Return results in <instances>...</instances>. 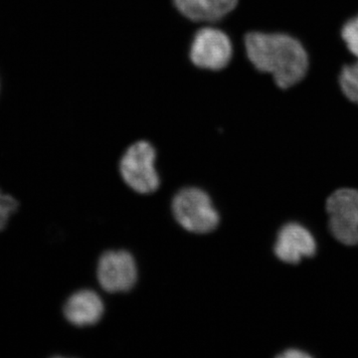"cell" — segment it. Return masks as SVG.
I'll return each mask as SVG.
<instances>
[{"label":"cell","instance_id":"obj_8","mask_svg":"<svg viewBox=\"0 0 358 358\" xmlns=\"http://www.w3.org/2000/svg\"><path fill=\"white\" fill-rule=\"evenodd\" d=\"M64 315L68 322L74 326H93L102 319V299L95 292L82 289L73 294L66 301Z\"/></svg>","mask_w":358,"mask_h":358},{"label":"cell","instance_id":"obj_2","mask_svg":"<svg viewBox=\"0 0 358 358\" xmlns=\"http://www.w3.org/2000/svg\"><path fill=\"white\" fill-rule=\"evenodd\" d=\"M173 212L174 218L185 230L197 234L215 230L220 221L210 197L199 188L181 189L174 196Z\"/></svg>","mask_w":358,"mask_h":358},{"label":"cell","instance_id":"obj_11","mask_svg":"<svg viewBox=\"0 0 358 358\" xmlns=\"http://www.w3.org/2000/svg\"><path fill=\"white\" fill-rule=\"evenodd\" d=\"M339 36L348 53L358 60V13L343 22Z\"/></svg>","mask_w":358,"mask_h":358},{"label":"cell","instance_id":"obj_12","mask_svg":"<svg viewBox=\"0 0 358 358\" xmlns=\"http://www.w3.org/2000/svg\"><path fill=\"white\" fill-rule=\"evenodd\" d=\"M18 203L10 195L3 194L0 190V231L6 228L11 214L17 209Z\"/></svg>","mask_w":358,"mask_h":358},{"label":"cell","instance_id":"obj_10","mask_svg":"<svg viewBox=\"0 0 358 358\" xmlns=\"http://www.w3.org/2000/svg\"><path fill=\"white\" fill-rule=\"evenodd\" d=\"M338 85L341 95L358 107V60L341 66Z\"/></svg>","mask_w":358,"mask_h":358},{"label":"cell","instance_id":"obj_3","mask_svg":"<svg viewBox=\"0 0 358 358\" xmlns=\"http://www.w3.org/2000/svg\"><path fill=\"white\" fill-rule=\"evenodd\" d=\"M157 152L148 141H138L127 150L120 162L122 178L141 194H148L159 187V176L155 171Z\"/></svg>","mask_w":358,"mask_h":358},{"label":"cell","instance_id":"obj_7","mask_svg":"<svg viewBox=\"0 0 358 358\" xmlns=\"http://www.w3.org/2000/svg\"><path fill=\"white\" fill-rule=\"evenodd\" d=\"M317 244L310 231L298 223L286 224L278 234L275 254L285 263H300L303 257L315 254Z\"/></svg>","mask_w":358,"mask_h":358},{"label":"cell","instance_id":"obj_1","mask_svg":"<svg viewBox=\"0 0 358 358\" xmlns=\"http://www.w3.org/2000/svg\"><path fill=\"white\" fill-rule=\"evenodd\" d=\"M245 48L252 65L272 76L278 88H294L307 78L310 54L300 39L288 33L250 32Z\"/></svg>","mask_w":358,"mask_h":358},{"label":"cell","instance_id":"obj_13","mask_svg":"<svg viewBox=\"0 0 358 358\" xmlns=\"http://www.w3.org/2000/svg\"><path fill=\"white\" fill-rule=\"evenodd\" d=\"M279 357L282 358H308L310 357V355L300 350H288Z\"/></svg>","mask_w":358,"mask_h":358},{"label":"cell","instance_id":"obj_5","mask_svg":"<svg viewBox=\"0 0 358 358\" xmlns=\"http://www.w3.org/2000/svg\"><path fill=\"white\" fill-rule=\"evenodd\" d=\"M232 53L227 34L216 28L205 27L195 34L190 58L193 64L202 69L221 70L229 64Z\"/></svg>","mask_w":358,"mask_h":358},{"label":"cell","instance_id":"obj_6","mask_svg":"<svg viewBox=\"0 0 358 358\" xmlns=\"http://www.w3.org/2000/svg\"><path fill=\"white\" fill-rule=\"evenodd\" d=\"M98 281L108 293L128 292L138 279L134 257L127 251H109L101 256L98 264Z\"/></svg>","mask_w":358,"mask_h":358},{"label":"cell","instance_id":"obj_4","mask_svg":"<svg viewBox=\"0 0 358 358\" xmlns=\"http://www.w3.org/2000/svg\"><path fill=\"white\" fill-rule=\"evenodd\" d=\"M327 211L333 236L346 246L358 245V190H336L327 200Z\"/></svg>","mask_w":358,"mask_h":358},{"label":"cell","instance_id":"obj_9","mask_svg":"<svg viewBox=\"0 0 358 358\" xmlns=\"http://www.w3.org/2000/svg\"><path fill=\"white\" fill-rule=\"evenodd\" d=\"M239 0H174L179 11L188 20L213 22L223 18L237 6Z\"/></svg>","mask_w":358,"mask_h":358}]
</instances>
